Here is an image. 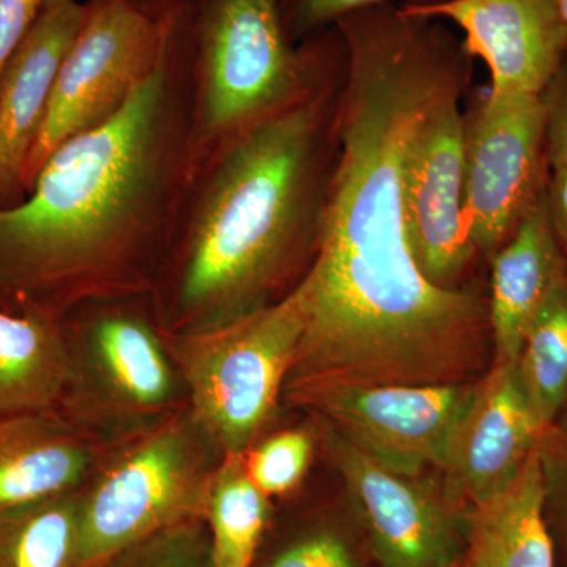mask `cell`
Masks as SVG:
<instances>
[{"label": "cell", "instance_id": "6da1fadb", "mask_svg": "<svg viewBox=\"0 0 567 567\" xmlns=\"http://www.w3.org/2000/svg\"><path fill=\"white\" fill-rule=\"evenodd\" d=\"M346 54L339 155L324 186L306 330L289 385H454L494 360L487 295L443 290L405 234L410 147L425 115L468 81L470 55L442 21L394 3L336 22Z\"/></svg>", "mask_w": 567, "mask_h": 567}, {"label": "cell", "instance_id": "7a4b0ae2", "mask_svg": "<svg viewBox=\"0 0 567 567\" xmlns=\"http://www.w3.org/2000/svg\"><path fill=\"white\" fill-rule=\"evenodd\" d=\"M167 54L114 115L63 142L0 208V308L54 315L125 256L158 208L171 133Z\"/></svg>", "mask_w": 567, "mask_h": 567}, {"label": "cell", "instance_id": "3957f363", "mask_svg": "<svg viewBox=\"0 0 567 567\" xmlns=\"http://www.w3.org/2000/svg\"><path fill=\"white\" fill-rule=\"evenodd\" d=\"M322 112L315 100L246 126L197 212L183 265V331L219 327L275 303L315 244L324 188Z\"/></svg>", "mask_w": 567, "mask_h": 567}, {"label": "cell", "instance_id": "277c9868", "mask_svg": "<svg viewBox=\"0 0 567 567\" xmlns=\"http://www.w3.org/2000/svg\"><path fill=\"white\" fill-rule=\"evenodd\" d=\"M305 330L298 281L259 311L166 341L189 412L223 457L248 453L274 425Z\"/></svg>", "mask_w": 567, "mask_h": 567}, {"label": "cell", "instance_id": "5b68a950", "mask_svg": "<svg viewBox=\"0 0 567 567\" xmlns=\"http://www.w3.org/2000/svg\"><path fill=\"white\" fill-rule=\"evenodd\" d=\"M221 458L188 406L130 436L82 486L78 567H106L141 540L204 518Z\"/></svg>", "mask_w": 567, "mask_h": 567}, {"label": "cell", "instance_id": "8992f818", "mask_svg": "<svg viewBox=\"0 0 567 567\" xmlns=\"http://www.w3.org/2000/svg\"><path fill=\"white\" fill-rule=\"evenodd\" d=\"M169 31L128 0L87 10L52 91L24 173V192L59 145L110 121L167 54Z\"/></svg>", "mask_w": 567, "mask_h": 567}, {"label": "cell", "instance_id": "52a82bcc", "mask_svg": "<svg viewBox=\"0 0 567 567\" xmlns=\"http://www.w3.org/2000/svg\"><path fill=\"white\" fill-rule=\"evenodd\" d=\"M539 95L488 91L464 112L465 210L477 254L492 256L546 192Z\"/></svg>", "mask_w": 567, "mask_h": 567}, {"label": "cell", "instance_id": "ba28073f", "mask_svg": "<svg viewBox=\"0 0 567 567\" xmlns=\"http://www.w3.org/2000/svg\"><path fill=\"white\" fill-rule=\"evenodd\" d=\"M309 416L317 447L344 484L380 567H456L464 551V516L447 505L439 481L391 472L323 417Z\"/></svg>", "mask_w": 567, "mask_h": 567}, {"label": "cell", "instance_id": "9c48e42d", "mask_svg": "<svg viewBox=\"0 0 567 567\" xmlns=\"http://www.w3.org/2000/svg\"><path fill=\"white\" fill-rule=\"evenodd\" d=\"M203 122L233 132L300 100L306 66L278 0H213L203 40Z\"/></svg>", "mask_w": 567, "mask_h": 567}, {"label": "cell", "instance_id": "30bf717a", "mask_svg": "<svg viewBox=\"0 0 567 567\" xmlns=\"http://www.w3.org/2000/svg\"><path fill=\"white\" fill-rule=\"evenodd\" d=\"M473 383H306L287 388L282 399L308 415L323 417L377 464L399 475L425 476L429 470L439 472Z\"/></svg>", "mask_w": 567, "mask_h": 567}, {"label": "cell", "instance_id": "8fae6325", "mask_svg": "<svg viewBox=\"0 0 567 567\" xmlns=\"http://www.w3.org/2000/svg\"><path fill=\"white\" fill-rule=\"evenodd\" d=\"M462 95L451 92L425 115L405 171L406 241L417 270L443 290L466 289L480 257L465 210Z\"/></svg>", "mask_w": 567, "mask_h": 567}, {"label": "cell", "instance_id": "7c38bea8", "mask_svg": "<svg viewBox=\"0 0 567 567\" xmlns=\"http://www.w3.org/2000/svg\"><path fill=\"white\" fill-rule=\"evenodd\" d=\"M544 429L517 361L492 364L473 383L436 472L447 505L464 516L468 507L509 486L539 447Z\"/></svg>", "mask_w": 567, "mask_h": 567}, {"label": "cell", "instance_id": "4fadbf2b", "mask_svg": "<svg viewBox=\"0 0 567 567\" xmlns=\"http://www.w3.org/2000/svg\"><path fill=\"white\" fill-rule=\"evenodd\" d=\"M73 353V375L63 402L89 409L104 423L137 431L174 413L186 395L166 342L136 316L107 315L93 320Z\"/></svg>", "mask_w": 567, "mask_h": 567}, {"label": "cell", "instance_id": "5bb4252c", "mask_svg": "<svg viewBox=\"0 0 567 567\" xmlns=\"http://www.w3.org/2000/svg\"><path fill=\"white\" fill-rule=\"evenodd\" d=\"M402 9L456 24L466 54L486 63L492 92L540 95L567 55L558 0H442Z\"/></svg>", "mask_w": 567, "mask_h": 567}, {"label": "cell", "instance_id": "9a60e30c", "mask_svg": "<svg viewBox=\"0 0 567 567\" xmlns=\"http://www.w3.org/2000/svg\"><path fill=\"white\" fill-rule=\"evenodd\" d=\"M85 14L78 0H48L0 71V208L25 197V166Z\"/></svg>", "mask_w": 567, "mask_h": 567}, {"label": "cell", "instance_id": "2e32d148", "mask_svg": "<svg viewBox=\"0 0 567 567\" xmlns=\"http://www.w3.org/2000/svg\"><path fill=\"white\" fill-rule=\"evenodd\" d=\"M488 264L492 364L516 363L533 317L567 265L566 252L548 218L546 192Z\"/></svg>", "mask_w": 567, "mask_h": 567}, {"label": "cell", "instance_id": "e0dca14e", "mask_svg": "<svg viewBox=\"0 0 567 567\" xmlns=\"http://www.w3.org/2000/svg\"><path fill=\"white\" fill-rule=\"evenodd\" d=\"M96 462L80 427L55 412L0 417V507L80 488Z\"/></svg>", "mask_w": 567, "mask_h": 567}, {"label": "cell", "instance_id": "ac0fdd59", "mask_svg": "<svg viewBox=\"0 0 567 567\" xmlns=\"http://www.w3.org/2000/svg\"><path fill=\"white\" fill-rule=\"evenodd\" d=\"M456 567H555L537 451L509 486L465 511Z\"/></svg>", "mask_w": 567, "mask_h": 567}, {"label": "cell", "instance_id": "d6986e66", "mask_svg": "<svg viewBox=\"0 0 567 567\" xmlns=\"http://www.w3.org/2000/svg\"><path fill=\"white\" fill-rule=\"evenodd\" d=\"M73 375L58 316L0 308V417L54 412Z\"/></svg>", "mask_w": 567, "mask_h": 567}, {"label": "cell", "instance_id": "ffe728a7", "mask_svg": "<svg viewBox=\"0 0 567 567\" xmlns=\"http://www.w3.org/2000/svg\"><path fill=\"white\" fill-rule=\"evenodd\" d=\"M82 487L0 507V567L80 566Z\"/></svg>", "mask_w": 567, "mask_h": 567}, {"label": "cell", "instance_id": "44dd1931", "mask_svg": "<svg viewBox=\"0 0 567 567\" xmlns=\"http://www.w3.org/2000/svg\"><path fill=\"white\" fill-rule=\"evenodd\" d=\"M270 496L246 470L245 454H227L208 488L204 520L212 567H251L271 517Z\"/></svg>", "mask_w": 567, "mask_h": 567}, {"label": "cell", "instance_id": "7402d4cb", "mask_svg": "<svg viewBox=\"0 0 567 567\" xmlns=\"http://www.w3.org/2000/svg\"><path fill=\"white\" fill-rule=\"evenodd\" d=\"M517 369L537 417L547 427L567 405V265L529 323Z\"/></svg>", "mask_w": 567, "mask_h": 567}, {"label": "cell", "instance_id": "603a6c76", "mask_svg": "<svg viewBox=\"0 0 567 567\" xmlns=\"http://www.w3.org/2000/svg\"><path fill=\"white\" fill-rule=\"evenodd\" d=\"M317 450L312 424L308 429L265 435L245 454L246 470L267 496H281L303 483Z\"/></svg>", "mask_w": 567, "mask_h": 567}, {"label": "cell", "instance_id": "cb8c5ba5", "mask_svg": "<svg viewBox=\"0 0 567 567\" xmlns=\"http://www.w3.org/2000/svg\"><path fill=\"white\" fill-rule=\"evenodd\" d=\"M106 567H212L204 518L163 529L112 559Z\"/></svg>", "mask_w": 567, "mask_h": 567}, {"label": "cell", "instance_id": "d4e9b609", "mask_svg": "<svg viewBox=\"0 0 567 567\" xmlns=\"http://www.w3.org/2000/svg\"><path fill=\"white\" fill-rule=\"evenodd\" d=\"M544 491V516L557 544L567 551V405L544 429L537 447Z\"/></svg>", "mask_w": 567, "mask_h": 567}, {"label": "cell", "instance_id": "484cf974", "mask_svg": "<svg viewBox=\"0 0 567 567\" xmlns=\"http://www.w3.org/2000/svg\"><path fill=\"white\" fill-rule=\"evenodd\" d=\"M265 567H365L344 529L319 525L295 537Z\"/></svg>", "mask_w": 567, "mask_h": 567}, {"label": "cell", "instance_id": "4316f807", "mask_svg": "<svg viewBox=\"0 0 567 567\" xmlns=\"http://www.w3.org/2000/svg\"><path fill=\"white\" fill-rule=\"evenodd\" d=\"M546 123L548 167L567 164V55L539 95Z\"/></svg>", "mask_w": 567, "mask_h": 567}, {"label": "cell", "instance_id": "83f0119b", "mask_svg": "<svg viewBox=\"0 0 567 567\" xmlns=\"http://www.w3.org/2000/svg\"><path fill=\"white\" fill-rule=\"evenodd\" d=\"M48 0H0V71L31 31Z\"/></svg>", "mask_w": 567, "mask_h": 567}, {"label": "cell", "instance_id": "f1b7e54d", "mask_svg": "<svg viewBox=\"0 0 567 567\" xmlns=\"http://www.w3.org/2000/svg\"><path fill=\"white\" fill-rule=\"evenodd\" d=\"M394 0H295L293 21L297 28L316 29L336 24L341 18L368 7L393 3ZM442 0H409L406 3H431Z\"/></svg>", "mask_w": 567, "mask_h": 567}, {"label": "cell", "instance_id": "f546056e", "mask_svg": "<svg viewBox=\"0 0 567 567\" xmlns=\"http://www.w3.org/2000/svg\"><path fill=\"white\" fill-rule=\"evenodd\" d=\"M546 203L551 227L567 256V164L548 173Z\"/></svg>", "mask_w": 567, "mask_h": 567}, {"label": "cell", "instance_id": "4dcf8cb0", "mask_svg": "<svg viewBox=\"0 0 567 567\" xmlns=\"http://www.w3.org/2000/svg\"><path fill=\"white\" fill-rule=\"evenodd\" d=\"M559 10H561L563 17L567 21V0H558Z\"/></svg>", "mask_w": 567, "mask_h": 567}]
</instances>
